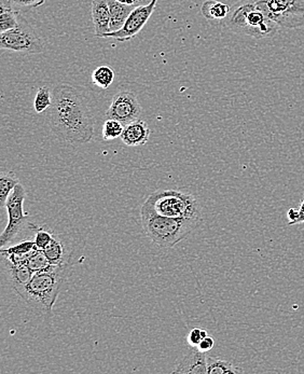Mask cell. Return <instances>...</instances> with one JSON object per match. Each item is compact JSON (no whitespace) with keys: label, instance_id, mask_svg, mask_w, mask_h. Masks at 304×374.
Instances as JSON below:
<instances>
[{"label":"cell","instance_id":"11","mask_svg":"<svg viewBox=\"0 0 304 374\" xmlns=\"http://www.w3.org/2000/svg\"><path fill=\"white\" fill-rule=\"evenodd\" d=\"M173 373L205 374L207 373V356L205 353L191 348L175 364Z\"/></svg>","mask_w":304,"mask_h":374},{"label":"cell","instance_id":"2","mask_svg":"<svg viewBox=\"0 0 304 374\" xmlns=\"http://www.w3.org/2000/svg\"><path fill=\"white\" fill-rule=\"evenodd\" d=\"M71 272V265H55L48 271L36 272L17 296L34 311L51 316L57 297Z\"/></svg>","mask_w":304,"mask_h":374},{"label":"cell","instance_id":"23","mask_svg":"<svg viewBox=\"0 0 304 374\" xmlns=\"http://www.w3.org/2000/svg\"><path fill=\"white\" fill-rule=\"evenodd\" d=\"M52 93L47 86L38 88L37 93L34 100V111L37 113H42L50 109L52 105Z\"/></svg>","mask_w":304,"mask_h":374},{"label":"cell","instance_id":"26","mask_svg":"<svg viewBox=\"0 0 304 374\" xmlns=\"http://www.w3.org/2000/svg\"><path fill=\"white\" fill-rule=\"evenodd\" d=\"M15 10H32L46 3V0H8Z\"/></svg>","mask_w":304,"mask_h":374},{"label":"cell","instance_id":"29","mask_svg":"<svg viewBox=\"0 0 304 374\" xmlns=\"http://www.w3.org/2000/svg\"><path fill=\"white\" fill-rule=\"evenodd\" d=\"M304 223V200L302 202L300 207L298 208V217L296 221H294V225H298V223Z\"/></svg>","mask_w":304,"mask_h":374},{"label":"cell","instance_id":"28","mask_svg":"<svg viewBox=\"0 0 304 374\" xmlns=\"http://www.w3.org/2000/svg\"><path fill=\"white\" fill-rule=\"evenodd\" d=\"M213 345H215V340H213V337L207 335L205 339H203V340L201 341L199 346H198V350H201V352L203 353H207L209 352V350H213Z\"/></svg>","mask_w":304,"mask_h":374},{"label":"cell","instance_id":"12","mask_svg":"<svg viewBox=\"0 0 304 374\" xmlns=\"http://www.w3.org/2000/svg\"><path fill=\"white\" fill-rule=\"evenodd\" d=\"M44 254L53 265H71L73 250L68 243L61 239V235L55 233L51 243L44 250Z\"/></svg>","mask_w":304,"mask_h":374},{"label":"cell","instance_id":"1","mask_svg":"<svg viewBox=\"0 0 304 374\" xmlns=\"http://www.w3.org/2000/svg\"><path fill=\"white\" fill-rule=\"evenodd\" d=\"M52 98L50 127L57 138L73 144L91 142L95 121L84 94L70 84H59Z\"/></svg>","mask_w":304,"mask_h":374},{"label":"cell","instance_id":"10","mask_svg":"<svg viewBox=\"0 0 304 374\" xmlns=\"http://www.w3.org/2000/svg\"><path fill=\"white\" fill-rule=\"evenodd\" d=\"M157 1L158 0H152L149 5L135 7L120 30L108 32L104 36V38H111L119 42H124L136 37L149 21L150 17L155 11Z\"/></svg>","mask_w":304,"mask_h":374},{"label":"cell","instance_id":"16","mask_svg":"<svg viewBox=\"0 0 304 374\" xmlns=\"http://www.w3.org/2000/svg\"><path fill=\"white\" fill-rule=\"evenodd\" d=\"M111 12V32H117L124 25L125 21L128 20L136 6L126 5V3H119L115 0H107Z\"/></svg>","mask_w":304,"mask_h":374},{"label":"cell","instance_id":"4","mask_svg":"<svg viewBox=\"0 0 304 374\" xmlns=\"http://www.w3.org/2000/svg\"><path fill=\"white\" fill-rule=\"evenodd\" d=\"M223 21L231 32L247 35L255 39L273 37L280 28L274 21L257 9L255 0L236 3Z\"/></svg>","mask_w":304,"mask_h":374},{"label":"cell","instance_id":"7","mask_svg":"<svg viewBox=\"0 0 304 374\" xmlns=\"http://www.w3.org/2000/svg\"><path fill=\"white\" fill-rule=\"evenodd\" d=\"M19 26L0 34V48L21 54H39L44 48L37 32L20 15Z\"/></svg>","mask_w":304,"mask_h":374},{"label":"cell","instance_id":"3","mask_svg":"<svg viewBox=\"0 0 304 374\" xmlns=\"http://www.w3.org/2000/svg\"><path fill=\"white\" fill-rule=\"evenodd\" d=\"M140 218L146 235L161 248L174 247L202 223L196 219L160 215L146 202L140 209Z\"/></svg>","mask_w":304,"mask_h":374},{"label":"cell","instance_id":"8","mask_svg":"<svg viewBox=\"0 0 304 374\" xmlns=\"http://www.w3.org/2000/svg\"><path fill=\"white\" fill-rule=\"evenodd\" d=\"M26 198V191L22 185L15 187L12 194L8 198L5 207L8 213V223L3 234L0 236V246L5 247L6 245L12 242L17 235L22 233L30 225L28 214L24 212V200Z\"/></svg>","mask_w":304,"mask_h":374},{"label":"cell","instance_id":"21","mask_svg":"<svg viewBox=\"0 0 304 374\" xmlns=\"http://www.w3.org/2000/svg\"><path fill=\"white\" fill-rule=\"evenodd\" d=\"M242 370L238 369L231 362L222 359L207 357V374H236Z\"/></svg>","mask_w":304,"mask_h":374},{"label":"cell","instance_id":"22","mask_svg":"<svg viewBox=\"0 0 304 374\" xmlns=\"http://www.w3.org/2000/svg\"><path fill=\"white\" fill-rule=\"evenodd\" d=\"M32 272H42L48 271V270L52 269L55 267L53 264L50 263L49 259L44 254V250H37L34 254L30 256L28 259V264H26Z\"/></svg>","mask_w":304,"mask_h":374},{"label":"cell","instance_id":"15","mask_svg":"<svg viewBox=\"0 0 304 374\" xmlns=\"http://www.w3.org/2000/svg\"><path fill=\"white\" fill-rule=\"evenodd\" d=\"M6 268H7L8 277H9V283L15 290V294L23 290L28 281L32 279L35 272H32L26 264H12L10 262L3 261Z\"/></svg>","mask_w":304,"mask_h":374},{"label":"cell","instance_id":"14","mask_svg":"<svg viewBox=\"0 0 304 374\" xmlns=\"http://www.w3.org/2000/svg\"><path fill=\"white\" fill-rule=\"evenodd\" d=\"M150 138V129L145 121L138 120L125 125L121 140L130 147H138L147 144Z\"/></svg>","mask_w":304,"mask_h":374},{"label":"cell","instance_id":"25","mask_svg":"<svg viewBox=\"0 0 304 374\" xmlns=\"http://www.w3.org/2000/svg\"><path fill=\"white\" fill-rule=\"evenodd\" d=\"M123 130H124V125L122 123L113 120V119H107L104 123L102 135L106 142H109V140H115L121 138Z\"/></svg>","mask_w":304,"mask_h":374},{"label":"cell","instance_id":"30","mask_svg":"<svg viewBox=\"0 0 304 374\" xmlns=\"http://www.w3.org/2000/svg\"><path fill=\"white\" fill-rule=\"evenodd\" d=\"M115 1H119V3H126V5H133L136 6V0H115ZM137 7V6H136Z\"/></svg>","mask_w":304,"mask_h":374},{"label":"cell","instance_id":"19","mask_svg":"<svg viewBox=\"0 0 304 374\" xmlns=\"http://www.w3.org/2000/svg\"><path fill=\"white\" fill-rule=\"evenodd\" d=\"M19 184H20V180L15 171H1L0 174V205L1 207H5L8 198L10 196L12 191Z\"/></svg>","mask_w":304,"mask_h":374},{"label":"cell","instance_id":"6","mask_svg":"<svg viewBox=\"0 0 304 374\" xmlns=\"http://www.w3.org/2000/svg\"><path fill=\"white\" fill-rule=\"evenodd\" d=\"M257 9L282 28L304 26V0H255Z\"/></svg>","mask_w":304,"mask_h":374},{"label":"cell","instance_id":"9","mask_svg":"<svg viewBox=\"0 0 304 374\" xmlns=\"http://www.w3.org/2000/svg\"><path fill=\"white\" fill-rule=\"evenodd\" d=\"M140 115L142 106L135 94L130 91H122L115 94L111 100L108 111H106L107 119L119 121L124 127L138 120Z\"/></svg>","mask_w":304,"mask_h":374},{"label":"cell","instance_id":"24","mask_svg":"<svg viewBox=\"0 0 304 374\" xmlns=\"http://www.w3.org/2000/svg\"><path fill=\"white\" fill-rule=\"evenodd\" d=\"M28 227H30L34 232H36L34 241L38 250H44L51 243L55 232L49 227H39V225H34L32 223H30Z\"/></svg>","mask_w":304,"mask_h":374},{"label":"cell","instance_id":"5","mask_svg":"<svg viewBox=\"0 0 304 374\" xmlns=\"http://www.w3.org/2000/svg\"><path fill=\"white\" fill-rule=\"evenodd\" d=\"M158 214L167 217L202 221L201 205L191 194L176 190H159L146 200Z\"/></svg>","mask_w":304,"mask_h":374},{"label":"cell","instance_id":"17","mask_svg":"<svg viewBox=\"0 0 304 374\" xmlns=\"http://www.w3.org/2000/svg\"><path fill=\"white\" fill-rule=\"evenodd\" d=\"M231 9L227 3L217 0H207L202 5L201 12L207 20L223 21L228 17Z\"/></svg>","mask_w":304,"mask_h":374},{"label":"cell","instance_id":"18","mask_svg":"<svg viewBox=\"0 0 304 374\" xmlns=\"http://www.w3.org/2000/svg\"><path fill=\"white\" fill-rule=\"evenodd\" d=\"M20 13L15 10L8 0H1L0 3V32H7L19 26Z\"/></svg>","mask_w":304,"mask_h":374},{"label":"cell","instance_id":"20","mask_svg":"<svg viewBox=\"0 0 304 374\" xmlns=\"http://www.w3.org/2000/svg\"><path fill=\"white\" fill-rule=\"evenodd\" d=\"M115 80V71L109 66H99L92 74V82L98 88L107 90Z\"/></svg>","mask_w":304,"mask_h":374},{"label":"cell","instance_id":"31","mask_svg":"<svg viewBox=\"0 0 304 374\" xmlns=\"http://www.w3.org/2000/svg\"><path fill=\"white\" fill-rule=\"evenodd\" d=\"M152 0H136V6L149 5Z\"/></svg>","mask_w":304,"mask_h":374},{"label":"cell","instance_id":"27","mask_svg":"<svg viewBox=\"0 0 304 374\" xmlns=\"http://www.w3.org/2000/svg\"><path fill=\"white\" fill-rule=\"evenodd\" d=\"M207 331L204 330V329H200V328H194L190 331L189 335L187 337V341H188V344L191 346V348H198L200 343L203 339L207 337Z\"/></svg>","mask_w":304,"mask_h":374},{"label":"cell","instance_id":"13","mask_svg":"<svg viewBox=\"0 0 304 374\" xmlns=\"http://www.w3.org/2000/svg\"><path fill=\"white\" fill-rule=\"evenodd\" d=\"M92 20L96 38H104L111 32V12L107 0H93L92 1Z\"/></svg>","mask_w":304,"mask_h":374}]
</instances>
